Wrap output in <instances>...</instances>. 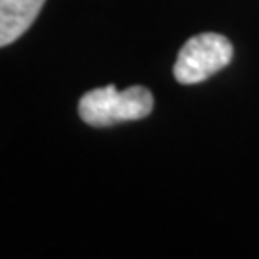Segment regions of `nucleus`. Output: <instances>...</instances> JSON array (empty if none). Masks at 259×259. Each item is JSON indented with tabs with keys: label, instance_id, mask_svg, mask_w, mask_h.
Returning a JSON list of instances; mask_svg holds the SVG:
<instances>
[{
	"label": "nucleus",
	"instance_id": "obj_1",
	"mask_svg": "<svg viewBox=\"0 0 259 259\" xmlns=\"http://www.w3.org/2000/svg\"><path fill=\"white\" fill-rule=\"evenodd\" d=\"M154 110V96L146 87L117 91L115 84L94 89L81 96L79 115L91 127H111L125 121L148 117Z\"/></svg>",
	"mask_w": 259,
	"mask_h": 259
},
{
	"label": "nucleus",
	"instance_id": "obj_3",
	"mask_svg": "<svg viewBox=\"0 0 259 259\" xmlns=\"http://www.w3.org/2000/svg\"><path fill=\"white\" fill-rule=\"evenodd\" d=\"M47 0H0V48L25 35Z\"/></svg>",
	"mask_w": 259,
	"mask_h": 259
},
{
	"label": "nucleus",
	"instance_id": "obj_2",
	"mask_svg": "<svg viewBox=\"0 0 259 259\" xmlns=\"http://www.w3.org/2000/svg\"><path fill=\"white\" fill-rule=\"evenodd\" d=\"M234 48L225 35L200 33L186 40L179 50L173 75L181 84H196L219 73L231 64Z\"/></svg>",
	"mask_w": 259,
	"mask_h": 259
}]
</instances>
